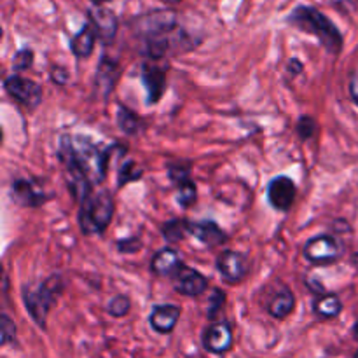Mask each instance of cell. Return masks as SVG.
<instances>
[{"instance_id": "obj_4", "label": "cell", "mask_w": 358, "mask_h": 358, "mask_svg": "<svg viewBox=\"0 0 358 358\" xmlns=\"http://www.w3.org/2000/svg\"><path fill=\"white\" fill-rule=\"evenodd\" d=\"M114 215V199L107 191H100L84 199L79 212L80 231L84 234H101Z\"/></svg>"}, {"instance_id": "obj_25", "label": "cell", "mask_w": 358, "mask_h": 358, "mask_svg": "<svg viewBox=\"0 0 358 358\" xmlns=\"http://www.w3.org/2000/svg\"><path fill=\"white\" fill-rule=\"evenodd\" d=\"M129 311V299L126 296H115L114 299L108 303V313L112 315V317H124L126 313Z\"/></svg>"}, {"instance_id": "obj_18", "label": "cell", "mask_w": 358, "mask_h": 358, "mask_svg": "<svg viewBox=\"0 0 358 358\" xmlns=\"http://www.w3.org/2000/svg\"><path fill=\"white\" fill-rule=\"evenodd\" d=\"M94 41H96V34H94L93 27L90 23L84 24L83 30L77 35H73L72 42H70V49L77 58H87L93 52Z\"/></svg>"}, {"instance_id": "obj_24", "label": "cell", "mask_w": 358, "mask_h": 358, "mask_svg": "<svg viewBox=\"0 0 358 358\" xmlns=\"http://www.w3.org/2000/svg\"><path fill=\"white\" fill-rule=\"evenodd\" d=\"M184 231H187V220H171L164 226V238L170 241H177L180 238H184Z\"/></svg>"}, {"instance_id": "obj_34", "label": "cell", "mask_w": 358, "mask_h": 358, "mask_svg": "<svg viewBox=\"0 0 358 358\" xmlns=\"http://www.w3.org/2000/svg\"><path fill=\"white\" fill-rule=\"evenodd\" d=\"M171 2H180V0H171Z\"/></svg>"}, {"instance_id": "obj_11", "label": "cell", "mask_w": 358, "mask_h": 358, "mask_svg": "<svg viewBox=\"0 0 358 358\" xmlns=\"http://www.w3.org/2000/svg\"><path fill=\"white\" fill-rule=\"evenodd\" d=\"M87 17H90V24L93 27L98 38H101L103 42H110L115 37V34H117V17L107 7H91Z\"/></svg>"}, {"instance_id": "obj_26", "label": "cell", "mask_w": 358, "mask_h": 358, "mask_svg": "<svg viewBox=\"0 0 358 358\" xmlns=\"http://www.w3.org/2000/svg\"><path fill=\"white\" fill-rule=\"evenodd\" d=\"M31 63H34V51H31V49H21V51L14 56L13 66L21 72V70L30 69Z\"/></svg>"}, {"instance_id": "obj_28", "label": "cell", "mask_w": 358, "mask_h": 358, "mask_svg": "<svg viewBox=\"0 0 358 358\" xmlns=\"http://www.w3.org/2000/svg\"><path fill=\"white\" fill-rule=\"evenodd\" d=\"M14 336H16V325L10 320L7 315L2 317V345H9L10 341H14Z\"/></svg>"}, {"instance_id": "obj_30", "label": "cell", "mask_w": 358, "mask_h": 358, "mask_svg": "<svg viewBox=\"0 0 358 358\" xmlns=\"http://www.w3.org/2000/svg\"><path fill=\"white\" fill-rule=\"evenodd\" d=\"M168 173H170L171 180L177 182L178 185L189 180V168L187 166H175V164H171V166L168 168Z\"/></svg>"}, {"instance_id": "obj_12", "label": "cell", "mask_w": 358, "mask_h": 358, "mask_svg": "<svg viewBox=\"0 0 358 358\" xmlns=\"http://www.w3.org/2000/svg\"><path fill=\"white\" fill-rule=\"evenodd\" d=\"M233 345V334L226 322H219V324L210 325L203 334V346L206 352L215 353V355H222Z\"/></svg>"}, {"instance_id": "obj_5", "label": "cell", "mask_w": 358, "mask_h": 358, "mask_svg": "<svg viewBox=\"0 0 358 358\" xmlns=\"http://www.w3.org/2000/svg\"><path fill=\"white\" fill-rule=\"evenodd\" d=\"M63 290V283L59 280V276H51L49 280H45L42 285H38L37 289H30L24 292V304H27L28 313L31 315L35 322H37L41 327L45 325V318H48L49 310L55 304L58 294Z\"/></svg>"}, {"instance_id": "obj_21", "label": "cell", "mask_w": 358, "mask_h": 358, "mask_svg": "<svg viewBox=\"0 0 358 358\" xmlns=\"http://www.w3.org/2000/svg\"><path fill=\"white\" fill-rule=\"evenodd\" d=\"M117 121H119V128H121L124 133H128V135H135V133H138L140 124H142V121H140V119L129 110V108H124V107L119 108Z\"/></svg>"}, {"instance_id": "obj_31", "label": "cell", "mask_w": 358, "mask_h": 358, "mask_svg": "<svg viewBox=\"0 0 358 358\" xmlns=\"http://www.w3.org/2000/svg\"><path fill=\"white\" fill-rule=\"evenodd\" d=\"M350 94H352L353 101L358 105V73L352 76V80H350Z\"/></svg>"}, {"instance_id": "obj_32", "label": "cell", "mask_w": 358, "mask_h": 358, "mask_svg": "<svg viewBox=\"0 0 358 358\" xmlns=\"http://www.w3.org/2000/svg\"><path fill=\"white\" fill-rule=\"evenodd\" d=\"M94 3H96V6H100V3H105V2H108V0H93Z\"/></svg>"}, {"instance_id": "obj_6", "label": "cell", "mask_w": 358, "mask_h": 358, "mask_svg": "<svg viewBox=\"0 0 358 358\" xmlns=\"http://www.w3.org/2000/svg\"><path fill=\"white\" fill-rule=\"evenodd\" d=\"M343 254V248L339 245V241L336 238L327 236H317L313 240H310L304 247V255L310 262L318 266H327L331 262L338 261Z\"/></svg>"}, {"instance_id": "obj_16", "label": "cell", "mask_w": 358, "mask_h": 358, "mask_svg": "<svg viewBox=\"0 0 358 358\" xmlns=\"http://www.w3.org/2000/svg\"><path fill=\"white\" fill-rule=\"evenodd\" d=\"M187 233H191L196 240L201 241L206 247H220L226 241V233L212 220L203 222H187Z\"/></svg>"}, {"instance_id": "obj_19", "label": "cell", "mask_w": 358, "mask_h": 358, "mask_svg": "<svg viewBox=\"0 0 358 358\" xmlns=\"http://www.w3.org/2000/svg\"><path fill=\"white\" fill-rule=\"evenodd\" d=\"M294 304H296V299H294L292 292L287 289H283L282 292L276 294L275 297L269 303V315L275 318H287L294 311Z\"/></svg>"}, {"instance_id": "obj_22", "label": "cell", "mask_w": 358, "mask_h": 358, "mask_svg": "<svg viewBox=\"0 0 358 358\" xmlns=\"http://www.w3.org/2000/svg\"><path fill=\"white\" fill-rule=\"evenodd\" d=\"M198 198V191H196V185L191 184V182H184V184L178 185V191H177V201L178 205H182L184 208L191 206L192 203L196 201Z\"/></svg>"}, {"instance_id": "obj_17", "label": "cell", "mask_w": 358, "mask_h": 358, "mask_svg": "<svg viewBox=\"0 0 358 358\" xmlns=\"http://www.w3.org/2000/svg\"><path fill=\"white\" fill-rule=\"evenodd\" d=\"M182 266L184 264L180 262V255L175 250H171V248L159 250L152 257V262H150L152 271L159 276H175Z\"/></svg>"}, {"instance_id": "obj_33", "label": "cell", "mask_w": 358, "mask_h": 358, "mask_svg": "<svg viewBox=\"0 0 358 358\" xmlns=\"http://www.w3.org/2000/svg\"><path fill=\"white\" fill-rule=\"evenodd\" d=\"M355 338H357V341H358V322H357V325H355Z\"/></svg>"}, {"instance_id": "obj_2", "label": "cell", "mask_w": 358, "mask_h": 358, "mask_svg": "<svg viewBox=\"0 0 358 358\" xmlns=\"http://www.w3.org/2000/svg\"><path fill=\"white\" fill-rule=\"evenodd\" d=\"M135 31L145 44L147 56L152 59L163 58L171 49L187 48L185 44L191 42L171 10H154L138 17Z\"/></svg>"}, {"instance_id": "obj_29", "label": "cell", "mask_w": 358, "mask_h": 358, "mask_svg": "<svg viewBox=\"0 0 358 358\" xmlns=\"http://www.w3.org/2000/svg\"><path fill=\"white\" fill-rule=\"evenodd\" d=\"M226 303V296H224L222 292H220L219 289L213 290L212 297H210V308H208V317L210 318H215V315L219 313V310L222 308V304Z\"/></svg>"}, {"instance_id": "obj_1", "label": "cell", "mask_w": 358, "mask_h": 358, "mask_svg": "<svg viewBox=\"0 0 358 358\" xmlns=\"http://www.w3.org/2000/svg\"><path fill=\"white\" fill-rule=\"evenodd\" d=\"M107 156V152L83 136H65L59 142V159L65 166L69 187L79 201L90 198L93 185L105 178Z\"/></svg>"}, {"instance_id": "obj_3", "label": "cell", "mask_w": 358, "mask_h": 358, "mask_svg": "<svg viewBox=\"0 0 358 358\" xmlns=\"http://www.w3.org/2000/svg\"><path fill=\"white\" fill-rule=\"evenodd\" d=\"M290 24H294L299 30L306 34L315 35L320 41V44L327 49L331 55H338L343 48V35L334 23L311 6H297L292 13L289 14Z\"/></svg>"}, {"instance_id": "obj_9", "label": "cell", "mask_w": 358, "mask_h": 358, "mask_svg": "<svg viewBox=\"0 0 358 358\" xmlns=\"http://www.w3.org/2000/svg\"><path fill=\"white\" fill-rule=\"evenodd\" d=\"M10 198L21 206H41L45 203V192L42 191L41 185L37 182L30 180V178H16L10 184Z\"/></svg>"}, {"instance_id": "obj_7", "label": "cell", "mask_w": 358, "mask_h": 358, "mask_svg": "<svg viewBox=\"0 0 358 358\" xmlns=\"http://www.w3.org/2000/svg\"><path fill=\"white\" fill-rule=\"evenodd\" d=\"M3 90L16 101L28 108H35L42 101V87L30 79L20 76H9L3 83Z\"/></svg>"}, {"instance_id": "obj_13", "label": "cell", "mask_w": 358, "mask_h": 358, "mask_svg": "<svg viewBox=\"0 0 358 358\" xmlns=\"http://www.w3.org/2000/svg\"><path fill=\"white\" fill-rule=\"evenodd\" d=\"M173 280L175 290L189 297L199 296V294L205 292L206 287H208V282H206L205 276L199 271H196V269L187 268V266H182V268L178 269L177 275L173 276Z\"/></svg>"}, {"instance_id": "obj_8", "label": "cell", "mask_w": 358, "mask_h": 358, "mask_svg": "<svg viewBox=\"0 0 358 358\" xmlns=\"http://www.w3.org/2000/svg\"><path fill=\"white\" fill-rule=\"evenodd\" d=\"M142 83L149 93V103H156L166 90V66L161 65L159 59L143 63Z\"/></svg>"}, {"instance_id": "obj_23", "label": "cell", "mask_w": 358, "mask_h": 358, "mask_svg": "<svg viewBox=\"0 0 358 358\" xmlns=\"http://www.w3.org/2000/svg\"><path fill=\"white\" fill-rule=\"evenodd\" d=\"M142 175H143V171L136 166V163L128 161V163L121 168V171H119V185H124V184H128V182L138 180Z\"/></svg>"}, {"instance_id": "obj_14", "label": "cell", "mask_w": 358, "mask_h": 358, "mask_svg": "<svg viewBox=\"0 0 358 358\" xmlns=\"http://www.w3.org/2000/svg\"><path fill=\"white\" fill-rule=\"evenodd\" d=\"M217 269H219V273L227 280V282L236 283L247 275L248 264L247 259L241 254L233 250H226L219 255V259H217Z\"/></svg>"}, {"instance_id": "obj_35", "label": "cell", "mask_w": 358, "mask_h": 358, "mask_svg": "<svg viewBox=\"0 0 358 358\" xmlns=\"http://www.w3.org/2000/svg\"><path fill=\"white\" fill-rule=\"evenodd\" d=\"M355 358H358V352H357V355H355Z\"/></svg>"}, {"instance_id": "obj_20", "label": "cell", "mask_w": 358, "mask_h": 358, "mask_svg": "<svg viewBox=\"0 0 358 358\" xmlns=\"http://www.w3.org/2000/svg\"><path fill=\"white\" fill-rule=\"evenodd\" d=\"M343 310L341 299L334 294L322 296L320 299L315 301V313L322 318H336Z\"/></svg>"}, {"instance_id": "obj_27", "label": "cell", "mask_w": 358, "mask_h": 358, "mask_svg": "<svg viewBox=\"0 0 358 358\" xmlns=\"http://www.w3.org/2000/svg\"><path fill=\"white\" fill-rule=\"evenodd\" d=\"M315 129H317V124H315L313 119L308 117V115H304V117L299 119V124H297V133H299L301 138L303 140L311 138V135L315 133Z\"/></svg>"}, {"instance_id": "obj_15", "label": "cell", "mask_w": 358, "mask_h": 358, "mask_svg": "<svg viewBox=\"0 0 358 358\" xmlns=\"http://www.w3.org/2000/svg\"><path fill=\"white\" fill-rule=\"evenodd\" d=\"M180 313V308L175 306V304H161V306H156L149 317L150 327L156 332H159V334H170L175 329V325H177Z\"/></svg>"}, {"instance_id": "obj_10", "label": "cell", "mask_w": 358, "mask_h": 358, "mask_svg": "<svg viewBox=\"0 0 358 358\" xmlns=\"http://www.w3.org/2000/svg\"><path fill=\"white\" fill-rule=\"evenodd\" d=\"M296 184L289 177H275L268 185V199L273 208L287 212L296 199Z\"/></svg>"}]
</instances>
